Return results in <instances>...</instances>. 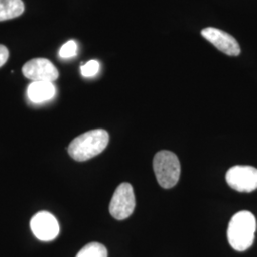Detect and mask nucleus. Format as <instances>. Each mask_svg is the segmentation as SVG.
<instances>
[{
  "label": "nucleus",
  "instance_id": "obj_1",
  "mask_svg": "<svg viewBox=\"0 0 257 257\" xmlns=\"http://www.w3.org/2000/svg\"><path fill=\"white\" fill-rule=\"evenodd\" d=\"M108 143L109 134L105 130H92L74 138L68 147V153L75 161L83 162L101 154Z\"/></svg>",
  "mask_w": 257,
  "mask_h": 257
},
{
  "label": "nucleus",
  "instance_id": "obj_2",
  "mask_svg": "<svg viewBox=\"0 0 257 257\" xmlns=\"http://www.w3.org/2000/svg\"><path fill=\"white\" fill-rule=\"evenodd\" d=\"M256 230L255 216L248 211H239L230 219L228 227V240L231 248L245 251L251 247Z\"/></svg>",
  "mask_w": 257,
  "mask_h": 257
},
{
  "label": "nucleus",
  "instance_id": "obj_3",
  "mask_svg": "<svg viewBox=\"0 0 257 257\" xmlns=\"http://www.w3.org/2000/svg\"><path fill=\"white\" fill-rule=\"evenodd\" d=\"M154 171L158 184L164 189H171L178 183L181 167L178 157L169 151H161L154 158Z\"/></svg>",
  "mask_w": 257,
  "mask_h": 257
},
{
  "label": "nucleus",
  "instance_id": "obj_4",
  "mask_svg": "<svg viewBox=\"0 0 257 257\" xmlns=\"http://www.w3.org/2000/svg\"><path fill=\"white\" fill-rule=\"evenodd\" d=\"M136 208V196L132 185L120 184L112 195L110 203L111 216L117 220L130 217Z\"/></svg>",
  "mask_w": 257,
  "mask_h": 257
},
{
  "label": "nucleus",
  "instance_id": "obj_5",
  "mask_svg": "<svg viewBox=\"0 0 257 257\" xmlns=\"http://www.w3.org/2000/svg\"><path fill=\"white\" fill-rule=\"evenodd\" d=\"M226 181L239 193H250L257 189V169L251 166H234L226 174Z\"/></svg>",
  "mask_w": 257,
  "mask_h": 257
},
{
  "label": "nucleus",
  "instance_id": "obj_6",
  "mask_svg": "<svg viewBox=\"0 0 257 257\" xmlns=\"http://www.w3.org/2000/svg\"><path fill=\"white\" fill-rule=\"evenodd\" d=\"M22 73L26 78L33 82H54L59 76L58 70L47 58H34L29 60L22 67Z\"/></svg>",
  "mask_w": 257,
  "mask_h": 257
},
{
  "label": "nucleus",
  "instance_id": "obj_7",
  "mask_svg": "<svg viewBox=\"0 0 257 257\" xmlns=\"http://www.w3.org/2000/svg\"><path fill=\"white\" fill-rule=\"evenodd\" d=\"M33 233L41 241H52L59 234V224L55 216L48 211H39L30 223Z\"/></svg>",
  "mask_w": 257,
  "mask_h": 257
},
{
  "label": "nucleus",
  "instance_id": "obj_8",
  "mask_svg": "<svg viewBox=\"0 0 257 257\" xmlns=\"http://www.w3.org/2000/svg\"><path fill=\"white\" fill-rule=\"evenodd\" d=\"M201 35L222 53L231 56L240 55L241 49L238 42L230 34L216 28L209 27L203 29Z\"/></svg>",
  "mask_w": 257,
  "mask_h": 257
},
{
  "label": "nucleus",
  "instance_id": "obj_9",
  "mask_svg": "<svg viewBox=\"0 0 257 257\" xmlns=\"http://www.w3.org/2000/svg\"><path fill=\"white\" fill-rule=\"evenodd\" d=\"M29 99L34 103H42L52 99L55 94V87L53 82L35 81L28 87Z\"/></svg>",
  "mask_w": 257,
  "mask_h": 257
},
{
  "label": "nucleus",
  "instance_id": "obj_10",
  "mask_svg": "<svg viewBox=\"0 0 257 257\" xmlns=\"http://www.w3.org/2000/svg\"><path fill=\"white\" fill-rule=\"evenodd\" d=\"M25 10L22 0H0V21L20 17Z\"/></svg>",
  "mask_w": 257,
  "mask_h": 257
},
{
  "label": "nucleus",
  "instance_id": "obj_11",
  "mask_svg": "<svg viewBox=\"0 0 257 257\" xmlns=\"http://www.w3.org/2000/svg\"><path fill=\"white\" fill-rule=\"evenodd\" d=\"M75 257H108V250L100 243L92 242L84 246Z\"/></svg>",
  "mask_w": 257,
  "mask_h": 257
},
{
  "label": "nucleus",
  "instance_id": "obj_12",
  "mask_svg": "<svg viewBox=\"0 0 257 257\" xmlns=\"http://www.w3.org/2000/svg\"><path fill=\"white\" fill-rule=\"evenodd\" d=\"M100 64L97 60H90L86 64L81 66V74L84 77H92L98 74Z\"/></svg>",
  "mask_w": 257,
  "mask_h": 257
},
{
  "label": "nucleus",
  "instance_id": "obj_13",
  "mask_svg": "<svg viewBox=\"0 0 257 257\" xmlns=\"http://www.w3.org/2000/svg\"><path fill=\"white\" fill-rule=\"evenodd\" d=\"M77 54V44L74 40H69L59 50V56L61 58H72Z\"/></svg>",
  "mask_w": 257,
  "mask_h": 257
},
{
  "label": "nucleus",
  "instance_id": "obj_14",
  "mask_svg": "<svg viewBox=\"0 0 257 257\" xmlns=\"http://www.w3.org/2000/svg\"><path fill=\"white\" fill-rule=\"evenodd\" d=\"M9 58V50L7 47L0 44V68L7 62Z\"/></svg>",
  "mask_w": 257,
  "mask_h": 257
}]
</instances>
